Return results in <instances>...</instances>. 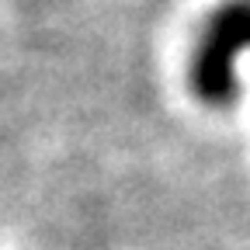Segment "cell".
Returning a JSON list of instances; mask_svg holds the SVG:
<instances>
[{
    "label": "cell",
    "mask_w": 250,
    "mask_h": 250,
    "mask_svg": "<svg viewBox=\"0 0 250 250\" xmlns=\"http://www.w3.org/2000/svg\"><path fill=\"white\" fill-rule=\"evenodd\" d=\"M250 49V0H229L205 24L191 52L188 83L195 98L212 108H226L236 98V52Z\"/></svg>",
    "instance_id": "6da1fadb"
}]
</instances>
